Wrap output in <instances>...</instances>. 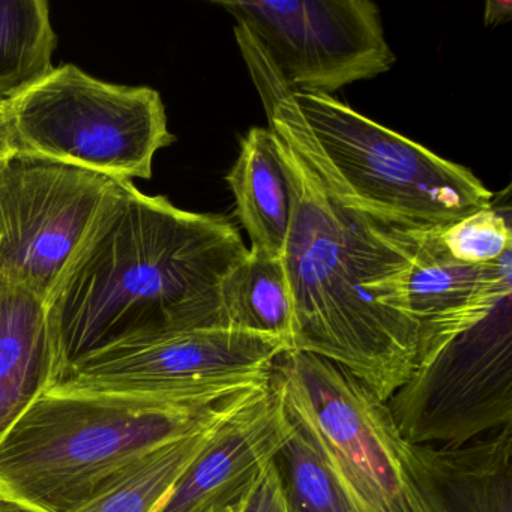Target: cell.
I'll return each mask as SVG.
<instances>
[{"instance_id":"obj_8","label":"cell","mask_w":512,"mask_h":512,"mask_svg":"<svg viewBox=\"0 0 512 512\" xmlns=\"http://www.w3.org/2000/svg\"><path fill=\"white\" fill-rule=\"evenodd\" d=\"M235 17L239 49L265 76L263 92L331 95L391 70L395 55L370 0H215Z\"/></svg>"},{"instance_id":"obj_14","label":"cell","mask_w":512,"mask_h":512,"mask_svg":"<svg viewBox=\"0 0 512 512\" xmlns=\"http://www.w3.org/2000/svg\"><path fill=\"white\" fill-rule=\"evenodd\" d=\"M58 376L47 299L0 277V440Z\"/></svg>"},{"instance_id":"obj_3","label":"cell","mask_w":512,"mask_h":512,"mask_svg":"<svg viewBox=\"0 0 512 512\" xmlns=\"http://www.w3.org/2000/svg\"><path fill=\"white\" fill-rule=\"evenodd\" d=\"M221 403L47 389L0 440V512L74 511Z\"/></svg>"},{"instance_id":"obj_5","label":"cell","mask_w":512,"mask_h":512,"mask_svg":"<svg viewBox=\"0 0 512 512\" xmlns=\"http://www.w3.org/2000/svg\"><path fill=\"white\" fill-rule=\"evenodd\" d=\"M11 106L19 155L116 181L151 179L155 155L176 140L155 89L103 82L76 65L53 67Z\"/></svg>"},{"instance_id":"obj_2","label":"cell","mask_w":512,"mask_h":512,"mask_svg":"<svg viewBox=\"0 0 512 512\" xmlns=\"http://www.w3.org/2000/svg\"><path fill=\"white\" fill-rule=\"evenodd\" d=\"M247 254L224 215L184 211L125 181L47 299L58 379L125 338L226 328L221 290Z\"/></svg>"},{"instance_id":"obj_13","label":"cell","mask_w":512,"mask_h":512,"mask_svg":"<svg viewBox=\"0 0 512 512\" xmlns=\"http://www.w3.org/2000/svg\"><path fill=\"white\" fill-rule=\"evenodd\" d=\"M410 512H512V425L461 446L404 440Z\"/></svg>"},{"instance_id":"obj_17","label":"cell","mask_w":512,"mask_h":512,"mask_svg":"<svg viewBox=\"0 0 512 512\" xmlns=\"http://www.w3.org/2000/svg\"><path fill=\"white\" fill-rule=\"evenodd\" d=\"M223 325L281 338L295 347L292 296L281 257L248 250L221 290Z\"/></svg>"},{"instance_id":"obj_7","label":"cell","mask_w":512,"mask_h":512,"mask_svg":"<svg viewBox=\"0 0 512 512\" xmlns=\"http://www.w3.org/2000/svg\"><path fill=\"white\" fill-rule=\"evenodd\" d=\"M287 350L281 338L223 326L152 332L89 353L50 389L214 406L268 385Z\"/></svg>"},{"instance_id":"obj_9","label":"cell","mask_w":512,"mask_h":512,"mask_svg":"<svg viewBox=\"0 0 512 512\" xmlns=\"http://www.w3.org/2000/svg\"><path fill=\"white\" fill-rule=\"evenodd\" d=\"M388 406L413 445H466L512 425L511 298L413 371Z\"/></svg>"},{"instance_id":"obj_1","label":"cell","mask_w":512,"mask_h":512,"mask_svg":"<svg viewBox=\"0 0 512 512\" xmlns=\"http://www.w3.org/2000/svg\"><path fill=\"white\" fill-rule=\"evenodd\" d=\"M289 185L283 260L293 350L349 371L388 401L418 362L407 277L427 230L383 223L338 199L280 128L269 125Z\"/></svg>"},{"instance_id":"obj_21","label":"cell","mask_w":512,"mask_h":512,"mask_svg":"<svg viewBox=\"0 0 512 512\" xmlns=\"http://www.w3.org/2000/svg\"><path fill=\"white\" fill-rule=\"evenodd\" d=\"M242 512H290L286 491L274 461L266 464L248 488Z\"/></svg>"},{"instance_id":"obj_18","label":"cell","mask_w":512,"mask_h":512,"mask_svg":"<svg viewBox=\"0 0 512 512\" xmlns=\"http://www.w3.org/2000/svg\"><path fill=\"white\" fill-rule=\"evenodd\" d=\"M55 29L46 0H0V100H10L53 68Z\"/></svg>"},{"instance_id":"obj_19","label":"cell","mask_w":512,"mask_h":512,"mask_svg":"<svg viewBox=\"0 0 512 512\" xmlns=\"http://www.w3.org/2000/svg\"><path fill=\"white\" fill-rule=\"evenodd\" d=\"M272 461L290 512H355L311 443L295 427Z\"/></svg>"},{"instance_id":"obj_16","label":"cell","mask_w":512,"mask_h":512,"mask_svg":"<svg viewBox=\"0 0 512 512\" xmlns=\"http://www.w3.org/2000/svg\"><path fill=\"white\" fill-rule=\"evenodd\" d=\"M262 388L223 401L200 427L143 458L94 499L71 512H155L187 467L202 454L230 418L247 407Z\"/></svg>"},{"instance_id":"obj_22","label":"cell","mask_w":512,"mask_h":512,"mask_svg":"<svg viewBox=\"0 0 512 512\" xmlns=\"http://www.w3.org/2000/svg\"><path fill=\"white\" fill-rule=\"evenodd\" d=\"M19 155L13 106L10 100H0V169Z\"/></svg>"},{"instance_id":"obj_24","label":"cell","mask_w":512,"mask_h":512,"mask_svg":"<svg viewBox=\"0 0 512 512\" xmlns=\"http://www.w3.org/2000/svg\"><path fill=\"white\" fill-rule=\"evenodd\" d=\"M245 496H247V493H245L244 496L239 497V499L235 500V502L227 503V505L217 506V508L211 509V511L209 512H242V506H244Z\"/></svg>"},{"instance_id":"obj_11","label":"cell","mask_w":512,"mask_h":512,"mask_svg":"<svg viewBox=\"0 0 512 512\" xmlns=\"http://www.w3.org/2000/svg\"><path fill=\"white\" fill-rule=\"evenodd\" d=\"M439 230L424 232L407 277V308L419 332L415 371L512 293L511 251L493 263L467 265L446 253Z\"/></svg>"},{"instance_id":"obj_4","label":"cell","mask_w":512,"mask_h":512,"mask_svg":"<svg viewBox=\"0 0 512 512\" xmlns=\"http://www.w3.org/2000/svg\"><path fill=\"white\" fill-rule=\"evenodd\" d=\"M265 110L338 199L383 223L443 229L493 206L469 169L331 95L287 94Z\"/></svg>"},{"instance_id":"obj_10","label":"cell","mask_w":512,"mask_h":512,"mask_svg":"<svg viewBox=\"0 0 512 512\" xmlns=\"http://www.w3.org/2000/svg\"><path fill=\"white\" fill-rule=\"evenodd\" d=\"M125 181L17 155L0 169V277L49 299Z\"/></svg>"},{"instance_id":"obj_15","label":"cell","mask_w":512,"mask_h":512,"mask_svg":"<svg viewBox=\"0 0 512 512\" xmlns=\"http://www.w3.org/2000/svg\"><path fill=\"white\" fill-rule=\"evenodd\" d=\"M226 181L251 248L283 257L290 226L289 185L269 128H251L245 134Z\"/></svg>"},{"instance_id":"obj_12","label":"cell","mask_w":512,"mask_h":512,"mask_svg":"<svg viewBox=\"0 0 512 512\" xmlns=\"http://www.w3.org/2000/svg\"><path fill=\"white\" fill-rule=\"evenodd\" d=\"M292 431V422L269 382L218 430L155 512H209L235 502L274 460Z\"/></svg>"},{"instance_id":"obj_6","label":"cell","mask_w":512,"mask_h":512,"mask_svg":"<svg viewBox=\"0 0 512 512\" xmlns=\"http://www.w3.org/2000/svg\"><path fill=\"white\" fill-rule=\"evenodd\" d=\"M271 386L355 512H410L403 446L388 401L313 353L287 350Z\"/></svg>"},{"instance_id":"obj_23","label":"cell","mask_w":512,"mask_h":512,"mask_svg":"<svg viewBox=\"0 0 512 512\" xmlns=\"http://www.w3.org/2000/svg\"><path fill=\"white\" fill-rule=\"evenodd\" d=\"M511 2H488L485 5V25L494 26L511 20Z\"/></svg>"},{"instance_id":"obj_20","label":"cell","mask_w":512,"mask_h":512,"mask_svg":"<svg viewBox=\"0 0 512 512\" xmlns=\"http://www.w3.org/2000/svg\"><path fill=\"white\" fill-rule=\"evenodd\" d=\"M446 253L467 265H485L511 251V226L499 209H482L439 230Z\"/></svg>"}]
</instances>
